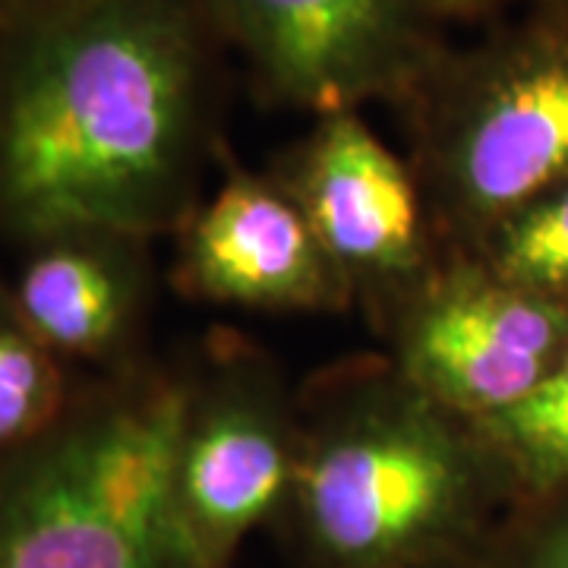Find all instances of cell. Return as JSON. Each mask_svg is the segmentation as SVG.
Instances as JSON below:
<instances>
[{
	"mask_svg": "<svg viewBox=\"0 0 568 568\" xmlns=\"http://www.w3.org/2000/svg\"><path fill=\"white\" fill-rule=\"evenodd\" d=\"M410 164L446 250L568 181V7L530 0L515 20L446 54L402 111Z\"/></svg>",
	"mask_w": 568,
	"mask_h": 568,
	"instance_id": "3957f363",
	"label": "cell"
},
{
	"mask_svg": "<svg viewBox=\"0 0 568 568\" xmlns=\"http://www.w3.org/2000/svg\"><path fill=\"white\" fill-rule=\"evenodd\" d=\"M443 17L452 22L458 20H487L493 13H499L511 0H429Z\"/></svg>",
	"mask_w": 568,
	"mask_h": 568,
	"instance_id": "2e32d148",
	"label": "cell"
},
{
	"mask_svg": "<svg viewBox=\"0 0 568 568\" xmlns=\"http://www.w3.org/2000/svg\"><path fill=\"white\" fill-rule=\"evenodd\" d=\"M171 284L190 301L256 313H345L354 294L268 171L224 159L222 181L171 234Z\"/></svg>",
	"mask_w": 568,
	"mask_h": 568,
	"instance_id": "ba28073f",
	"label": "cell"
},
{
	"mask_svg": "<svg viewBox=\"0 0 568 568\" xmlns=\"http://www.w3.org/2000/svg\"><path fill=\"white\" fill-rule=\"evenodd\" d=\"M559 3H562V7H568V0H559Z\"/></svg>",
	"mask_w": 568,
	"mask_h": 568,
	"instance_id": "ac0fdd59",
	"label": "cell"
},
{
	"mask_svg": "<svg viewBox=\"0 0 568 568\" xmlns=\"http://www.w3.org/2000/svg\"><path fill=\"white\" fill-rule=\"evenodd\" d=\"M0 568H178L85 465L70 407L0 462Z\"/></svg>",
	"mask_w": 568,
	"mask_h": 568,
	"instance_id": "30bf717a",
	"label": "cell"
},
{
	"mask_svg": "<svg viewBox=\"0 0 568 568\" xmlns=\"http://www.w3.org/2000/svg\"><path fill=\"white\" fill-rule=\"evenodd\" d=\"M304 212L369 323H379L446 253L414 164L361 111L316 118L268 171Z\"/></svg>",
	"mask_w": 568,
	"mask_h": 568,
	"instance_id": "52a82bcc",
	"label": "cell"
},
{
	"mask_svg": "<svg viewBox=\"0 0 568 568\" xmlns=\"http://www.w3.org/2000/svg\"><path fill=\"white\" fill-rule=\"evenodd\" d=\"M439 568H465V562H455V566H439Z\"/></svg>",
	"mask_w": 568,
	"mask_h": 568,
	"instance_id": "e0dca14e",
	"label": "cell"
},
{
	"mask_svg": "<svg viewBox=\"0 0 568 568\" xmlns=\"http://www.w3.org/2000/svg\"><path fill=\"white\" fill-rule=\"evenodd\" d=\"M224 51L205 0H80L0 32V237L174 234L224 152Z\"/></svg>",
	"mask_w": 568,
	"mask_h": 568,
	"instance_id": "6da1fadb",
	"label": "cell"
},
{
	"mask_svg": "<svg viewBox=\"0 0 568 568\" xmlns=\"http://www.w3.org/2000/svg\"><path fill=\"white\" fill-rule=\"evenodd\" d=\"M297 470L282 530L304 568L467 562L508 511L474 424L436 405L383 351L297 386Z\"/></svg>",
	"mask_w": 568,
	"mask_h": 568,
	"instance_id": "7a4b0ae2",
	"label": "cell"
},
{
	"mask_svg": "<svg viewBox=\"0 0 568 568\" xmlns=\"http://www.w3.org/2000/svg\"><path fill=\"white\" fill-rule=\"evenodd\" d=\"M73 3L80 0H0V32H13L22 26L48 20Z\"/></svg>",
	"mask_w": 568,
	"mask_h": 568,
	"instance_id": "9a60e30c",
	"label": "cell"
},
{
	"mask_svg": "<svg viewBox=\"0 0 568 568\" xmlns=\"http://www.w3.org/2000/svg\"><path fill=\"white\" fill-rule=\"evenodd\" d=\"M465 568H568V480L508 508Z\"/></svg>",
	"mask_w": 568,
	"mask_h": 568,
	"instance_id": "5bb4252c",
	"label": "cell"
},
{
	"mask_svg": "<svg viewBox=\"0 0 568 568\" xmlns=\"http://www.w3.org/2000/svg\"><path fill=\"white\" fill-rule=\"evenodd\" d=\"M474 429L503 480L508 508L568 480V351L525 402Z\"/></svg>",
	"mask_w": 568,
	"mask_h": 568,
	"instance_id": "8fae6325",
	"label": "cell"
},
{
	"mask_svg": "<svg viewBox=\"0 0 568 568\" xmlns=\"http://www.w3.org/2000/svg\"><path fill=\"white\" fill-rule=\"evenodd\" d=\"M227 51L275 108L405 111L452 51L429 0H205Z\"/></svg>",
	"mask_w": 568,
	"mask_h": 568,
	"instance_id": "5b68a950",
	"label": "cell"
},
{
	"mask_svg": "<svg viewBox=\"0 0 568 568\" xmlns=\"http://www.w3.org/2000/svg\"><path fill=\"white\" fill-rule=\"evenodd\" d=\"M470 253L508 284L568 304V181L511 212Z\"/></svg>",
	"mask_w": 568,
	"mask_h": 568,
	"instance_id": "4fadbf2b",
	"label": "cell"
},
{
	"mask_svg": "<svg viewBox=\"0 0 568 568\" xmlns=\"http://www.w3.org/2000/svg\"><path fill=\"white\" fill-rule=\"evenodd\" d=\"M7 282L26 325L54 357L92 376L145 361L142 338L155 306L152 241L108 224H70L20 244Z\"/></svg>",
	"mask_w": 568,
	"mask_h": 568,
	"instance_id": "9c48e42d",
	"label": "cell"
},
{
	"mask_svg": "<svg viewBox=\"0 0 568 568\" xmlns=\"http://www.w3.org/2000/svg\"><path fill=\"white\" fill-rule=\"evenodd\" d=\"M373 325L402 376L467 424L525 402L568 351V304L508 284L462 250H446Z\"/></svg>",
	"mask_w": 568,
	"mask_h": 568,
	"instance_id": "8992f818",
	"label": "cell"
},
{
	"mask_svg": "<svg viewBox=\"0 0 568 568\" xmlns=\"http://www.w3.org/2000/svg\"><path fill=\"white\" fill-rule=\"evenodd\" d=\"M77 388L73 369L41 345L0 282V462L58 424Z\"/></svg>",
	"mask_w": 568,
	"mask_h": 568,
	"instance_id": "7c38bea8",
	"label": "cell"
},
{
	"mask_svg": "<svg viewBox=\"0 0 568 568\" xmlns=\"http://www.w3.org/2000/svg\"><path fill=\"white\" fill-rule=\"evenodd\" d=\"M181 373L178 521L193 568H234L250 534L282 521L297 470V386L272 351L215 328Z\"/></svg>",
	"mask_w": 568,
	"mask_h": 568,
	"instance_id": "277c9868",
	"label": "cell"
}]
</instances>
